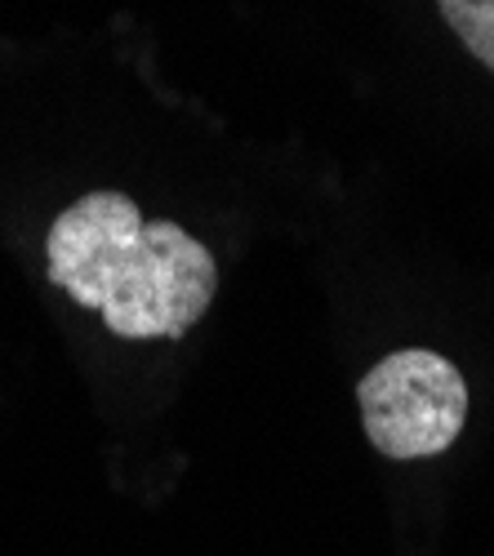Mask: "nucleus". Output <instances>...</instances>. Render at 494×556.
I'll use <instances>...</instances> for the list:
<instances>
[{
    "label": "nucleus",
    "mask_w": 494,
    "mask_h": 556,
    "mask_svg": "<svg viewBox=\"0 0 494 556\" xmlns=\"http://www.w3.org/2000/svg\"><path fill=\"white\" fill-rule=\"evenodd\" d=\"M50 281L94 307L121 339H183L218 290L214 254L169 218H143L125 192H89L50 237Z\"/></svg>",
    "instance_id": "nucleus-1"
},
{
    "label": "nucleus",
    "mask_w": 494,
    "mask_h": 556,
    "mask_svg": "<svg viewBox=\"0 0 494 556\" xmlns=\"http://www.w3.org/2000/svg\"><path fill=\"white\" fill-rule=\"evenodd\" d=\"M366 437L388 458L445 454L468 424V383L451 356L406 348L383 356L356 383Z\"/></svg>",
    "instance_id": "nucleus-2"
},
{
    "label": "nucleus",
    "mask_w": 494,
    "mask_h": 556,
    "mask_svg": "<svg viewBox=\"0 0 494 556\" xmlns=\"http://www.w3.org/2000/svg\"><path fill=\"white\" fill-rule=\"evenodd\" d=\"M436 5L464 50L494 72V0H436Z\"/></svg>",
    "instance_id": "nucleus-3"
}]
</instances>
